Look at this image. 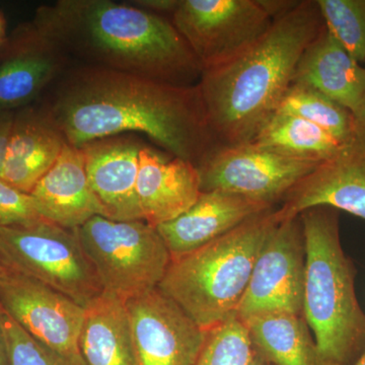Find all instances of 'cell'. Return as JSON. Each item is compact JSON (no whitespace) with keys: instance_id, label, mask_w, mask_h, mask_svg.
I'll return each mask as SVG.
<instances>
[{"instance_id":"cell-1","label":"cell","mask_w":365,"mask_h":365,"mask_svg":"<svg viewBox=\"0 0 365 365\" xmlns=\"http://www.w3.org/2000/svg\"><path fill=\"white\" fill-rule=\"evenodd\" d=\"M41 105L67 143L143 134L199 167L217 148L199 85L177 86L108 69L69 67Z\"/></svg>"},{"instance_id":"cell-2","label":"cell","mask_w":365,"mask_h":365,"mask_svg":"<svg viewBox=\"0 0 365 365\" xmlns=\"http://www.w3.org/2000/svg\"><path fill=\"white\" fill-rule=\"evenodd\" d=\"M32 25L81 66L160 83L198 85L203 68L169 18L114 0H57Z\"/></svg>"},{"instance_id":"cell-3","label":"cell","mask_w":365,"mask_h":365,"mask_svg":"<svg viewBox=\"0 0 365 365\" xmlns=\"http://www.w3.org/2000/svg\"><path fill=\"white\" fill-rule=\"evenodd\" d=\"M324 29L316 0H302L237 58L202 72L198 85L218 146L253 141L277 112L300 57Z\"/></svg>"},{"instance_id":"cell-4","label":"cell","mask_w":365,"mask_h":365,"mask_svg":"<svg viewBox=\"0 0 365 365\" xmlns=\"http://www.w3.org/2000/svg\"><path fill=\"white\" fill-rule=\"evenodd\" d=\"M299 218L307 253L302 316L319 365H351L365 349V313L355 292L356 268L341 244L339 211L321 206Z\"/></svg>"},{"instance_id":"cell-5","label":"cell","mask_w":365,"mask_h":365,"mask_svg":"<svg viewBox=\"0 0 365 365\" xmlns=\"http://www.w3.org/2000/svg\"><path fill=\"white\" fill-rule=\"evenodd\" d=\"M281 222L275 207L202 248L172 259L158 289L205 331L237 317L262 247Z\"/></svg>"},{"instance_id":"cell-6","label":"cell","mask_w":365,"mask_h":365,"mask_svg":"<svg viewBox=\"0 0 365 365\" xmlns=\"http://www.w3.org/2000/svg\"><path fill=\"white\" fill-rule=\"evenodd\" d=\"M76 232L103 292L124 300L158 288L172 260L157 228L143 220L97 215Z\"/></svg>"},{"instance_id":"cell-7","label":"cell","mask_w":365,"mask_h":365,"mask_svg":"<svg viewBox=\"0 0 365 365\" xmlns=\"http://www.w3.org/2000/svg\"><path fill=\"white\" fill-rule=\"evenodd\" d=\"M0 261L83 307L103 292L76 230L45 220L0 227Z\"/></svg>"},{"instance_id":"cell-8","label":"cell","mask_w":365,"mask_h":365,"mask_svg":"<svg viewBox=\"0 0 365 365\" xmlns=\"http://www.w3.org/2000/svg\"><path fill=\"white\" fill-rule=\"evenodd\" d=\"M169 19L203 71L237 58L274 21L259 0H176Z\"/></svg>"},{"instance_id":"cell-9","label":"cell","mask_w":365,"mask_h":365,"mask_svg":"<svg viewBox=\"0 0 365 365\" xmlns=\"http://www.w3.org/2000/svg\"><path fill=\"white\" fill-rule=\"evenodd\" d=\"M319 163L285 157L252 143L217 146L199 165L201 191L230 192L275 207Z\"/></svg>"},{"instance_id":"cell-10","label":"cell","mask_w":365,"mask_h":365,"mask_svg":"<svg viewBox=\"0 0 365 365\" xmlns=\"http://www.w3.org/2000/svg\"><path fill=\"white\" fill-rule=\"evenodd\" d=\"M306 260L299 216L281 220L262 247L237 318L244 321L263 313L302 314Z\"/></svg>"},{"instance_id":"cell-11","label":"cell","mask_w":365,"mask_h":365,"mask_svg":"<svg viewBox=\"0 0 365 365\" xmlns=\"http://www.w3.org/2000/svg\"><path fill=\"white\" fill-rule=\"evenodd\" d=\"M0 306L36 340L72 364L86 365L79 350L86 307L11 269L0 284Z\"/></svg>"},{"instance_id":"cell-12","label":"cell","mask_w":365,"mask_h":365,"mask_svg":"<svg viewBox=\"0 0 365 365\" xmlns=\"http://www.w3.org/2000/svg\"><path fill=\"white\" fill-rule=\"evenodd\" d=\"M138 365H195L209 331L158 288L126 300Z\"/></svg>"},{"instance_id":"cell-13","label":"cell","mask_w":365,"mask_h":365,"mask_svg":"<svg viewBox=\"0 0 365 365\" xmlns=\"http://www.w3.org/2000/svg\"><path fill=\"white\" fill-rule=\"evenodd\" d=\"M281 203V220L321 206L365 220V132L359 124L337 153L300 180Z\"/></svg>"},{"instance_id":"cell-14","label":"cell","mask_w":365,"mask_h":365,"mask_svg":"<svg viewBox=\"0 0 365 365\" xmlns=\"http://www.w3.org/2000/svg\"><path fill=\"white\" fill-rule=\"evenodd\" d=\"M69 61L32 23L16 28L0 45V111L35 104L63 76Z\"/></svg>"},{"instance_id":"cell-15","label":"cell","mask_w":365,"mask_h":365,"mask_svg":"<svg viewBox=\"0 0 365 365\" xmlns=\"http://www.w3.org/2000/svg\"><path fill=\"white\" fill-rule=\"evenodd\" d=\"M143 145L135 136L119 135L81 146L91 188L106 217L119 222L143 220L137 197Z\"/></svg>"},{"instance_id":"cell-16","label":"cell","mask_w":365,"mask_h":365,"mask_svg":"<svg viewBox=\"0 0 365 365\" xmlns=\"http://www.w3.org/2000/svg\"><path fill=\"white\" fill-rule=\"evenodd\" d=\"M201 192L195 165L143 143L137 177L143 222L157 227L175 220L195 204Z\"/></svg>"},{"instance_id":"cell-17","label":"cell","mask_w":365,"mask_h":365,"mask_svg":"<svg viewBox=\"0 0 365 365\" xmlns=\"http://www.w3.org/2000/svg\"><path fill=\"white\" fill-rule=\"evenodd\" d=\"M272 208L237 194L213 190L201 192L186 212L155 228L174 259L202 248Z\"/></svg>"},{"instance_id":"cell-18","label":"cell","mask_w":365,"mask_h":365,"mask_svg":"<svg viewBox=\"0 0 365 365\" xmlns=\"http://www.w3.org/2000/svg\"><path fill=\"white\" fill-rule=\"evenodd\" d=\"M30 194L43 220L67 230H76L97 215L106 217L91 188L83 150L67 143Z\"/></svg>"},{"instance_id":"cell-19","label":"cell","mask_w":365,"mask_h":365,"mask_svg":"<svg viewBox=\"0 0 365 365\" xmlns=\"http://www.w3.org/2000/svg\"><path fill=\"white\" fill-rule=\"evenodd\" d=\"M63 134L41 104L14 113L1 178L14 188L30 194L63 150Z\"/></svg>"},{"instance_id":"cell-20","label":"cell","mask_w":365,"mask_h":365,"mask_svg":"<svg viewBox=\"0 0 365 365\" xmlns=\"http://www.w3.org/2000/svg\"><path fill=\"white\" fill-rule=\"evenodd\" d=\"M292 85L307 86L359 112L365 93V66L324 29L300 57Z\"/></svg>"},{"instance_id":"cell-21","label":"cell","mask_w":365,"mask_h":365,"mask_svg":"<svg viewBox=\"0 0 365 365\" xmlns=\"http://www.w3.org/2000/svg\"><path fill=\"white\" fill-rule=\"evenodd\" d=\"M79 350L86 365H138L126 300L107 292L91 300Z\"/></svg>"},{"instance_id":"cell-22","label":"cell","mask_w":365,"mask_h":365,"mask_svg":"<svg viewBox=\"0 0 365 365\" xmlns=\"http://www.w3.org/2000/svg\"><path fill=\"white\" fill-rule=\"evenodd\" d=\"M242 322L254 349L271 365H319L316 342L302 314L263 313Z\"/></svg>"},{"instance_id":"cell-23","label":"cell","mask_w":365,"mask_h":365,"mask_svg":"<svg viewBox=\"0 0 365 365\" xmlns=\"http://www.w3.org/2000/svg\"><path fill=\"white\" fill-rule=\"evenodd\" d=\"M252 143L285 157L323 163L332 158L343 143L311 122L276 112Z\"/></svg>"},{"instance_id":"cell-24","label":"cell","mask_w":365,"mask_h":365,"mask_svg":"<svg viewBox=\"0 0 365 365\" xmlns=\"http://www.w3.org/2000/svg\"><path fill=\"white\" fill-rule=\"evenodd\" d=\"M277 112L302 118L345 143L357 129L356 118L335 101L313 88L292 85Z\"/></svg>"},{"instance_id":"cell-25","label":"cell","mask_w":365,"mask_h":365,"mask_svg":"<svg viewBox=\"0 0 365 365\" xmlns=\"http://www.w3.org/2000/svg\"><path fill=\"white\" fill-rule=\"evenodd\" d=\"M327 32L365 66V0H316Z\"/></svg>"},{"instance_id":"cell-26","label":"cell","mask_w":365,"mask_h":365,"mask_svg":"<svg viewBox=\"0 0 365 365\" xmlns=\"http://www.w3.org/2000/svg\"><path fill=\"white\" fill-rule=\"evenodd\" d=\"M253 354L246 326L234 317L209 331L195 365H248Z\"/></svg>"},{"instance_id":"cell-27","label":"cell","mask_w":365,"mask_h":365,"mask_svg":"<svg viewBox=\"0 0 365 365\" xmlns=\"http://www.w3.org/2000/svg\"><path fill=\"white\" fill-rule=\"evenodd\" d=\"M9 365H73L59 353L36 340L0 306Z\"/></svg>"},{"instance_id":"cell-28","label":"cell","mask_w":365,"mask_h":365,"mask_svg":"<svg viewBox=\"0 0 365 365\" xmlns=\"http://www.w3.org/2000/svg\"><path fill=\"white\" fill-rule=\"evenodd\" d=\"M41 217L31 194L14 188L0 178V227L26 225Z\"/></svg>"},{"instance_id":"cell-29","label":"cell","mask_w":365,"mask_h":365,"mask_svg":"<svg viewBox=\"0 0 365 365\" xmlns=\"http://www.w3.org/2000/svg\"><path fill=\"white\" fill-rule=\"evenodd\" d=\"M14 113L13 111H0V176L4 169L7 145L13 128Z\"/></svg>"},{"instance_id":"cell-30","label":"cell","mask_w":365,"mask_h":365,"mask_svg":"<svg viewBox=\"0 0 365 365\" xmlns=\"http://www.w3.org/2000/svg\"><path fill=\"white\" fill-rule=\"evenodd\" d=\"M0 365H9V355H7L6 338H4V329L0 321Z\"/></svg>"},{"instance_id":"cell-31","label":"cell","mask_w":365,"mask_h":365,"mask_svg":"<svg viewBox=\"0 0 365 365\" xmlns=\"http://www.w3.org/2000/svg\"><path fill=\"white\" fill-rule=\"evenodd\" d=\"M356 118L357 124H359V128L362 131L365 132V93L364 100H362L361 106H360L359 112L355 115Z\"/></svg>"},{"instance_id":"cell-32","label":"cell","mask_w":365,"mask_h":365,"mask_svg":"<svg viewBox=\"0 0 365 365\" xmlns=\"http://www.w3.org/2000/svg\"><path fill=\"white\" fill-rule=\"evenodd\" d=\"M248 365H271L269 364L267 360L264 359L261 354H259L256 350L254 349L253 357H252L251 361L249 362Z\"/></svg>"},{"instance_id":"cell-33","label":"cell","mask_w":365,"mask_h":365,"mask_svg":"<svg viewBox=\"0 0 365 365\" xmlns=\"http://www.w3.org/2000/svg\"><path fill=\"white\" fill-rule=\"evenodd\" d=\"M9 272H11V269L6 267V266L4 265L1 261H0V284H1V283L6 279Z\"/></svg>"},{"instance_id":"cell-34","label":"cell","mask_w":365,"mask_h":365,"mask_svg":"<svg viewBox=\"0 0 365 365\" xmlns=\"http://www.w3.org/2000/svg\"><path fill=\"white\" fill-rule=\"evenodd\" d=\"M4 20L2 18L1 14H0V45L4 43V41L6 40V38H4Z\"/></svg>"},{"instance_id":"cell-35","label":"cell","mask_w":365,"mask_h":365,"mask_svg":"<svg viewBox=\"0 0 365 365\" xmlns=\"http://www.w3.org/2000/svg\"><path fill=\"white\" fill-rule=\"evenodd\" d=\"M351 365H365V349L364 352L359 355V359L355 360Z\"/></svg>"}]
</instances>
